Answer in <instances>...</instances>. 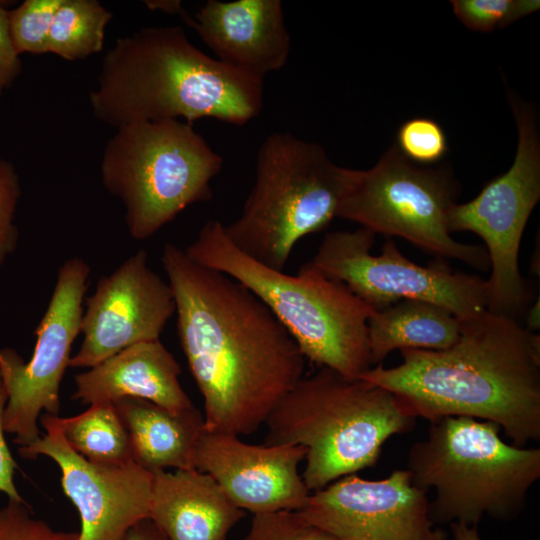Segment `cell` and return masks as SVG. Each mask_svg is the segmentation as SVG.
I'll use <instances>...</instances> for the list:
<instances>
[{
    "instance_id": "1",
    "label": "cell",
    "mask_w": 540,
    "mask_h": 540,
    "mask_svg": "<svg viewBox=\"0 0 540 540\" xmlns=\"http://www.w3.org/2000/svg\"><path fill=\"white\" fill-rule=\"evenodd\" d=\"M180 344L202 395L208 431L250 435L305 376L306 358L249 289L166 243Z\"/></svg>"
},
{
    "instance_id": "2",
    "label": "cell",
    "mask_w": 540,
    "mask_h": 540,
    "mask_svg": "<svg viewBox=\"0 0 540 540\" xmlns=\"http://www.w3.org/2000/svg\"><path fill=\"white\" fill-rule=\"evenodd\" d=\"M400 353L399 365L359 378L395 394L415 418L490 421L518 447L540 440V335L518 320L485 310L462 320L452 346Z\"/></svg>"
},
{
    "instance_id": "3",
    "label": "cell",
    "mask_w": 540,
    "mask_h": 540,
    "mask_svg": "<svg viewBox=\"0 0 540 540\" xmlns=\"http://www.w3.org/2000/svg\"><path fill=\"white\" fill-rule=\"evenodd\" d=\"M89 94L95 118L118 128L215 118L243 125L263 106V79L196 48L179 26L146 27L120 37L103 57Z\"/></svg>"
},
{
    "instance_id": "4",
    "label": "cell",
    "mask_w": 540,
    "mask_h": 540,
    "mask_svg": "<svg viewBox=\"0 0 540 540\" xmlns=\"http://www.w3.org/2000/svg\"><path fill=\"white\" fill-rule=\"evenodd\" d=\"M184 250L193 261L228 275L256 295L306 359L349 379L372 368L368 320L375 310L309 261L297 275L267 267L239 250L219 220L207 221Z\"/></svg>"
},
{
    "instance_id": "5",
    "label": "cell",
    "mask_w": 540,
    "mask_h": 540,
    "mask_svg": "<svg viewBox=\"0 0 540 540\" xmlns=\"http://www.w3.org/2000/svg\"><path fill=\"white\" fill-rule=\"evenodd\" d=\"M415 417L392 392L362 378L319 367L304 376L266 421L264 444L306 449L304 483L311 492L374 466L392 436Z\"/></svg>"
},
{
    "instance_id": "6",
    "label": "cell",
    "mask_w": 540,
    "mask_h": 540,
    "mask_svg": "<svg viewBox=\"0 0 540 540\" xmlns=\"http://www.w3.org/2000/svg\"><path fill=\"white\" fill-rule=\"evenodd\" d=\"M500 431L490 421L444 417L411 446L406 469L416 486L435 490L434 523L477 526L485 515L505 521L522 512L540 478V449L508 444Z\"/></svg>"
},
{
    "instance_id": "7",
    "label": "cell",
    "mask_w": 540,
    "mask_h": 540,
    "mask_svg": "<svg viewBox=\"0 0 540 540\" xmlns=\"http://www.w3.org/2000/svg\"><path fill=\"white\" fill-rule=\"evenodd\" d=\"M350 169L313 142L277 132L262 143L255 183L240 216L224 229L257 262L284 271L296 243L337 217Z\"/></svg>"
},
{
    "instance_id": "8",
    "label": "cell",
    "mask_w": 540,
    "mask_h": 540,
    "mask_svg": "<svg viewBox=\"0 0 540 540\" xmlns=\"http://www.w3.org/2000/svg\"><path fill=\"white\" fill-rule=\"evenodd\" d=\"M100 163L102 184L124 205L130 236L152 237L188 206L212 198L223 166L191 124L177 119L116 128Z\"/></svg>"
},
{
    "instance_id": "9",
    "label": "cell",
    "mask_w": 540,
    "mask_h": 540,
    "mask_svg": "<svg viewBox=\"0 0 540 540\" xmlns=\"http://www.w3.org/2000/svg\"><path fill=\"white\" fill-rule=\"evenodd\" d=\"M458 190L448 169L418 166L393 145L372 168L350 169L337 217L486 271L490 261L484 246L451 237L448 216Z\"/></svg>"
},
{
    "instance_id": "10",
    "label": "cell",
    "mask_w": 540,
    "mask_h": 540,
    "mask_svg": "<svg viewBox=\"0 0 540 540\" xmlns=\"http://www.w3.org/2000/svg\"><path fill=\"white\" fill-rule=\"evenodd\" d=\"M509 101L518 131L513 163L474 199L454 204L448 228L450 233L470 231L482 238L491 268L487 310L518 320L531 299L519 269V249L540 199V138L534 110L512 94Z\"/></svg>"
},
{
    "instance_id": "11",
    "label": "cell",
    "mask_w": 540,
    "mask_h": 540,
    "mask_svg": "<svg viewBox=\"0 0 540 540\" xmlns=\"http://www.w3.org/2000/svg\"><path fill=\"white\" fill-rule=\"evenodd\" d=\"M375 235L363 227L330 232L309 262L344 283L374 310L403 299L437 304L461 320L487 310V280L441 264L418 265L406 258L392 239L383 244L379 255H372Z\"/></svg>"
},
{
    "instance_id": "12",
    "label": "cell",
    "mask_w": 540,
    "mask_h": 540,
    "mask_svg": "<svg viewBox=\"0 0 540 540\" xmlns=\"http://www.w3.org/2000/svg\"><path fill=\"white\" fill-rule=\"evenodd\" d=\"M90 273L88 263L77 256L61 265L27 363L15 349H0V376L8 394L3 427L5 433L15 435L14 442L20 447L40 439L38 418L42 411L53 416L60 412V386L73 342L81 333Z\"/></svg>"
},
{
    "instance_id": "13",
    "label": "cell",
    "mask_w": 540,
    "mask_h": 540,
    "mask_svg": "<svg viewBox=\"0 0 540 540\" xmlns=\"http://www.w3.org/2000/svg\"><path fill=\"white\" fill-rule=\"evenodd\" d=\"M40 422L46 433L18 452L25 459L47 456L59 466L63 491L80 515L78 540H123L136 523L149 518L153 473L134 461L92 462L67 443L59 416L44 413Z\"/></svg>"
},
{
    "instance_id": "14",
    "label": "cell",
    "mask_w": 540,
    "mask_h": 540,
    "mask_svg": "<svg viewBox=\"0 0 540 540\" xmlns=\"http://www.w3.org/2000/svg\"><path fill=\"white\" fill-rule=\"evenodd\" d=\"M426 492L407 469L381 480L351 474L310 493L298 512L338 540H449L434 527Z\"/></svg>"
},
{
    "instance_id": "15",
    "label": "cell",
    "mask_w": 540,
    "mask_h": 540,
    "mask_svg": "<svg viewBox=\"0 0 540 540\" xmlns=\"http://www.w3.org/2000/svg\"><path fill=\"white\" fill-rule=\"evenodd\" d=\"M147 259L139 250L98 280L83 311V340L70 367L92 368L131 345L160 340L176 306L169 284Z\"/></svg>"
},
{
    "instance_id": "16",
    "label": "cell",
    "mask_w": 540,
    "mask_h": 540,
    "mask_svg": "<svg viewBox=\"0 0 540 540\" xmlns=\"http://www.w3.org/2000/svg\"><path fill=\"white\" fill-rule=\"evenodd\" d=\"M306 452L299 445L248 444L237 435L204 429L194 466L209 474L243 511H299L311 493L299 473Z\"/></svg>"
},
{
    "instance_id": "17",
    "label": "cell",
    "mask_w": 540,
    "mask_h": 540,
    "mask_svg": "<svg viewBox=\"0 0 540 540\" xmlns=\"http://www.w3.org/2000/svg\"><path fill=\"white\" fill-rule=\"evenodd\" d=\"M179 14L214 52L237 70L264 78L281 69L290 53L280 0L207 1L194 18Z\"/></svg>"
},
{
    "instance_id": "18",
    "label": "cell",
    "mask_w": 540,
    "mask_h": 540,
    "mask_svg": "<svg viewBox=\"0 0 540 540\" xmlns=\"http://www.w3.org/2000/svg\"><path fill=\"white\" fill-rule=\"evenodd\" d=\"M181 367L160 340L131 345L75 376L72 399L83 404L133 397L171 411L194 407L179 382Z\"/></svg>"
},
{
    "instance_id": "19",
    "label": "cell",
    "mask_w": 540,
    "mask_h": 540,
    "mask_svg": "<svg viewBox=\"0 0 540 540\" xmlns=\"http://www.w3.org/2000/svg\"><path fill=\"white\" fill-rule=\"evenodd\" d=\"M244 516L245 511L205 472L153 473L149 518L168 540H227Z\"/></svg>"
},
{
    "instance_id": "20",
    "label": "cell",
    "mask_w": 540,
    "mask_h": 540,
    "mask_svg": "<svg viewBox=\"0 0 540 540\" xmlns=\"http://www.w3.org/2000/svg\"><path fill=\"white\" fill-rule=\"evenodd\" d=\"M113 404L127 430L136 464L151 473L195 469V453L205 429L203 414L195 406L175 412L133 397Z\"/></svg>"
},
{
    "instance_id": "21",
    "label": "cell",
    "mask_w": 540,
    "mask_h": 540,
    "mask_svg": "<svg viewBox=\"0 0 540 540\" xmlns=\"http://www.w3.org/2000/svg\"><path fill=\"white\" fill-rule=\"evenodd\" d=\"M462 320L437 304L403 299L375 310L368 320L371 366L382 364L387 355L402 349L442 350L460 335Z\"/></svg>"
},
{
    "instance_id": "22",
    "label": "cell",
    "mask_w": 540,
    "mask_h": 540,
    "mask_svg": "<svg viewBox=\"0 0 540 540\" xmlns=\"http://www.w3.org/2000/svg\"><path fill=\"white\" fill-rule=\"evenodd\" d=\"M60 422L67 443L86 459L101 464L133 461L127 430L112 402L93 403Z\"/></svg>"
},
{
    "instance_id": "23",
    "label": "cell",
    "mask_w": 540,
    "mask_h": 540,
    "mask_svg": "<svg viewBox=\"0 0 540 540\" xmlns=\"http://www.w3.org/2000/svg\"><path fill=\"white\" fill-rule=\"evenodd\" d=\"M111 18L96 0H63L52 22L48 53L76 61L101 52Z\"/></svg>"
},
{
    "instance_id": "24",
    "label": "cell",
    "mask_w": 540,
    "mask_h": 540,
    "mask_svg": "<svg viewBox=\"0 0 540 540\" xmlns=\"http://www.w3.org/2000/svg\"><path fill=\"white\" fill-rule=\"evenodd\" d=\"M62 1L25 0L8 10L9 31L19 54L48 53L52 22Z\"/></svg>"
},
{
    "instance_id": "25",
    "label": "cell",
    "mask_w": 540,
    "mask_h": 540,
    "mask_svg": "<svg viewBox=\"0 0 540 540\" xmlns=\"http://www.w3.org/2000/svg\"><path fill=\"white\" fill-rule=\"evenodd\" d=\"M455 16L467 28L490 32L540 9L539 0H452Z\"/></svg>"
},
{
    "instance_id": "26",
    "label": "cell",
    "mask_w": 540,
    "mask_h": 540,
    "mask_svg": "<svg viewBox=\"0 0 540 540\" xmlns=\"http://www.w3.org/2000/svg\"><path fill=\"white\" fill-rule=\"evenodd\" d=\"M396 146L404 157L417 165L436 163L448 150L444 130L427 117L405 121L398 129Z\"/></svg>"
},
{
    "instance_id": "27",
    "label": "cell",
    "mask_w": 540,
    "mask_h": 540,
    "mask_svg": "<svg viewBox=\"0 0 540 540\" xmlns=\"http://www.w3.org/2000/svg\"><path fill=\"white\" fill-rule=\"evenodd\" d=\"M244 540H338L298 511L254 515Z\"/></svg>"
},
{
    "instance_id": "28",
    "label": "cell",
    "mask_w": 540,
    "mask_h": 540,
    "mask_svg": "<svg viewBox=\"0 0 540 540\" xmlns=\"http://www.w3.org/2000/svg\"><path fill=\"white\" fill-rule=\"evenodd\" d=\"M79 533L56 531L36 518L23 501L8 500L0 508V540H78Z\"/></svg>"
},
{
    "instance_id": "29",
    "label": "cell",
    "mask_w": 540,
    "mask_h": 540,
    "mask_svg": "<svg viewBox=\"0 0 540 540\" xmlns=\"http://www.w3.org/2000/svg\"><path fill=\"white\" fill-rule=\"evenodd\" d=\"M20 197L19 175L11 162L0 156V267L18 246L15 215Z\"/></svg>"
},
{
    "instance_id": "30",
    "label": "cell",
    "mask_w": 540,
    "mask_h": 540,
    "mask_svg": "<svg viewBox=\"0 0 540 540\" xmlns=\"http://www.w3.org/2000/svg\"><path fill=\"white\" fill-rule=\"evenodd\" d=\"M21 71L20 54L9 31L8 10L4 2L0 1V97L13 85Z\"/></svg>"
},
{
    "instance_id": "31",
    "label": "cell",
    "mask_w": 540,
    "mask_h": 540,
    "mask_svg": "<svg viewBox=\"0 0 540 540\" xmlns=\"http://www.w3.org/2000/svg\"><path fill=\"white\" fill-rule=\"evenodd\" d=\"M8 401V394L0 376V492L8 496V500L23 501L14 483V472L17 467L5 439L3 416Z\"/></svg>"
},
{
    "instance_id": "32",
    "label": "cell",
    "mask_w": 540,
    "mask_h": 540,
    "mask_svg": "<svg viewBox=\"0 0 540 540\" xmlns=\"http://www.w3.org/2000/svg\"><path fill=\"white\" fill-rule=\"evenodd\" d=\"M123 540H168L150 518L136 523Z\"/></svg>"
},
{
    "instance_id": "33",
    "label": "cell",
    "mask_w": 540,
    "mask_h": 540,
    "mask_svg": "<svg viewBox=\"0 0 540 540\" xmlns=\"http://www.w3.org/2000/svg\"><path fill=\"white\" fill-rule=\"evenodd\" d=\"M452 540H482L478 533L477 526L465 524H450Z\"/></svg>"
},
{
    "instance_id": "34",
    "label": "cell",
    "mask_w": 540,
    "mask_h": 540,
    "mask_svg": "<svg viewBox=\"0 0 540 540\" xmlns=\"http://www.w3.org/2000/svg\"><path fill=\"white\" fill-rule=\"evenodd\" d=\"M539 298H537V301L529 307V309L526 310V328L528 330H531L533 332L536 331V329H539L540 324V307H539Z\"/></svg>"
}]
</instances>
